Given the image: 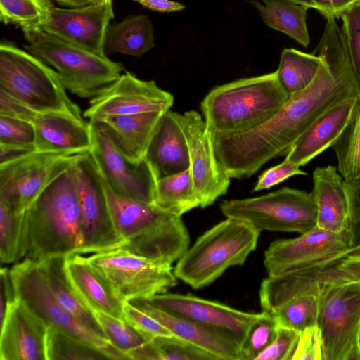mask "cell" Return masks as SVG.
Here are the masks:
<instances>
[{
    "mask_svg": "<svg viewBox=\"0 0 360 360\" xmlns=\"http://www.w3.org/2000/svg\"><path fill=\"white\" fill-rule=\"evenodd\" d=\"M316 51L322 63L309 86L291 96L279 111L257 128L224 138L229 161L244 176H252L271 159L285 155L328 109L360 96V80L354 74L336 21L326 22Z\"/></svg>",
    "mask_w": 360,
    "mask_h": 360,
    "instance_id": "1",
    "label": "cell"
},
{
    "mask_svg": "<svg viewBox=\"0 0 360 360\" xmlns=\"http://www.w3.org/2000/svg\"><path fill=\"white\" fill-rule=\"evenodd\" d=\"M100 177L112 223L124 240L120 248L168 266L184 254L190 236L181 217L118 195Z\"/></svg>",
    "mask_w": 360,
    "mask_h": 360,
    "instance_id": "2",
    "label": "cell"
},
{
    "mask_svg": "<svg viewBox=\"0 0 360 360\" xmlns=\"http://www.w3.org/2000/svg\"><path fill=\"white\" fill-rule=\"evenodd\" d=\"M290 97L275 71L217 86L205 96L200 108L212 135L231 136L263 124Z\"/></svg>",
    "mask_w": 360,
    "mask_h": 360,
    "instance_id": "3",
    "label": "cell"
},
{
    "mask_svg": "<svg viewBox=\"0 0 360 360\" xmlns=\"http://www.w3.org/2000/svg\"><path fill=\"white\" fill-rule=\"evenodd\" d=\"M72 166L55 179L26 210L30 248L25 258L39 262L80 251L82 219Z\"/></svg>",
    "mask_w": 360,
    "mask_h": 360,
    "instance_id": "4",
    "label": "cell"
},
{
    "mask_svg": "<svg viewBox=\"0 0 360 360\" xmlns=\"http://www.w3.org/2000/svg\"><path fill=\"white\" fill-rule=\"evenodd\" d=\"M259 234L250 224L226 217L188 247L177 260L174 274L193 289L206 287L229 267L242 265L257 248Z\"/></svg>",
    "mask_w": 360,
    "mask_h": 360,
    "instance_id": "5",
    "label": "cell"
},
{
    "mask_svg": "<svg viewBox=\"0 0 360 360\" xmlns=\"http://www.w3.org/2000/svg\"><path fill=\"white\" fill-rule=\"evenodd\" d=\"M0 91L37 112L82 118L57 72L27 50L7 41L0 44Z\"/></svg>",
    "mask_w": 360,
    "mask_h": 360,
    "instance_id": "6",
    "label": "cell"
},
{
    "mask_svg": "<svg viewBox=\"0 0 360 360\" xmlns=\"http://www.w3.org/2000/svg\"><path fill=\"white\" fill-rule=\"evenodd\" d=\"M25 49L53 68L66 90L92 98L122 74V63L64 41L39 28L23 31Z\"/></svg>",
    "mask_w": 360,
    "mask_h": 360,
    "instance_id": "7",
    "label": "cell"
},
{
    "mask_svg": "<svg viewBox=\"0 0 360 360\" xmlns=\"http://www.w3.org/2000/svg\"><path fill=\"white\" fill-rule=\"evenodd\" d=\"M308 290L319 296L317 326L326 360H360V282L309 283L290 292L282 304Z\"/></svg>",
    "mask_w": 360,
    "mask_h": 360,
    "instance_id": "8",
    "label": "cell"
},
{
    "mask_svg": "<svg viewBox=\"0 0 360 360\" xmlns=\"http://www.w3.org/2000/svg\"><path fill=\"white\" fill-rule=\"evenodd\" d=\"M226 217L245 221L259 231L304 233L316 226L317 211L311 193L282 188L268 194L224 200Z\"/></svg>",
    "mask_w": 360,
    "mask_h": 360,
    "instance_id": "9",
    "label": "cell"
},
{
    "mask_svg": "<svg viewBox=\"0 0 360 360\" xmlns=\"http://www.w3.org/2000/svg\"><path fill=\"white\" fill-rule=\"evenodd\" d=\"M16 297L47 326L59 330L102 352L108 359H130L129 355L81 323L57 300L39 262L24 258L9 269Z\"/></svg>",
    "mask_w": 360,
    "mask_h": 360,
    "instance_id": "10",
    "label": "cell"
},
{
    "mask_svg": "<svg viewBox=\"0 0 360 360\" xmlns=\"http://www.w3.org/2000/svg\"><path fill=\"white\" fill-rule=\"evenodd\" d=\"M123 301L146 300L177 284L172 266L164 265L122 248L86 257Z\"/></svg>",
    "mask_w": 360,
    "mask_h": 360,
    "instance_id": "11",
    "label": "cell"
},
{
    "mask_svg": "<svg viewBox=\"0 0 360 360\" xmlns=\"http://www.w3.org/2000/svg\"><path fill=\"white\" fill-rule=\"evenodd\" d=\"M88 153L34 151L0 165V201L17 212H25L55 179Z\"/></svg>",
    "mask_w": 360,
    "mask_h": 360,
    "instance_id": "12",
    "label": "cell"
},
{
    "mask_svg": "<svg viewBox=\"0 0 360 360\" xmlns=\"http://www.w3.org/2000/svg\"><path fill=\"white\" fill-rule=\"evenodd\" d=\"M71 169L82 219L83 245L78 254L120 248L124 240L112 223L101 177L89 152Z\"/></svg>",
    "mask_w": 360,
    "mask_h": 360,
    "instance_id": "13",
    "label": "cell"
},
{
    "mask_svg": "<svg viewBox=\"0 0 360 360\" xmlns=\"http://www.w3.org/2000/svg\"><path fill=\"white\" fill-rule=\"evenodd\" d=\"M352 248L349 231L334 233L317 226L300 236L273 241L264 252L268 276H279L345 255Z\"/></svg>",
    "mask_w": 360,
    "mask_h": 360,
    "instance_id": "14",
    "label": "cell"
},
{
    "mask_svg": "<svg viewBox=\"0 0 360 360\" xmlns=\"http://www.w3.org/2000/svg\"><path fill=\"white\" fill-rule=\"evenodd\" d=\"M89 123L92 136L89 153L101 176L118 195L153 203L157 180L146 160L130 162L103 124Z\"/></svg>",
    "mask_w": 360,
    "mask_h": 360,
    "instance_id": "15",
    "label": "cell"
},
{
    "mask_svg": "<svg viewBox=\"0 0 360 360\" xmlns=\"http://www.w3.org/2000/svg\"><path fill=\"white\" fill-rule=\"evenodd\" d=\"M174 115L184 134L189 153L190 171L200 207L212 205L225 195L231 182L217 160L213 136L202 117L195 110Z\"/></svg>",
    "mask_w": 360,
    "mask_h": 360,
    "instance_id": "16",
    "label": "cell"
},
{
    "mask_svg": "<svg viewBox=\"0 0 360 360\" xmlns=\"http://www.w3.org/2000/svg\"><path fill=\"white\" fill-rule=\"evenodd\" d=\"M173 103V95L160 88L155 81L143 80L125 71L91 99L83 115L90 122H98L108 116L165 112Z\"/></svg>",
    "mask_w": 360,
    "mask_h": 360,
    "instance_id": "17",
    "label": "cell"
},
{
    "mask_svg": "<svg viewBox=\"0 0 360 360\" xmlns=\"http://www.w3.org/2000/svg\"><path fill=\"white\" fill-rule=\"evenodd\" d=\"M175 316L219 330L242 345L252 325L262 316L234 309L222 303L191 295L162 293L144 300Z\"/></svg>",
    "mask_w": 360,
    "mask_h": 360,
    "instance_id": "18",
    "label": "cell"
},
{
    "mask_svg": "<svg viewBox=\"0 0 360 360\" xmlns=\"http://www.w3.org/2000/svg\"><path fill=\"white\" fill-rule=\"evenodd\" d=\"M114 13L112 1L79 7L53 6L40 30L101 56H107L105 39Z\"/></svg>",
    "mask_w": 360,
    "mask_h": 360,
    "instance_id": "19",
    "label": "cell"
},
{
    "mask_svg": "<svg viewBox=\"0 0 360 360\" xmlns=\"http://www.w3.org/2000/svg\"><path fill=\"white\" fill-rule=\"evenodd\" d=\"M47 328L17 297L1 319L0 360H46Z\"/></svg>",
    "mask_w": 360,
    "mask_h": 360,
    "instance_id": "20",
    "label": "cell"
},
{
    "mask_svg": "<svg viewBox=\"0 0 360 360\" xmlns=\"http://www.w3.org/2000/svg\"><path fill=\"white\" fill-rule=\"evenodd\" d=\"M29 122L35 130L36 151L84 153L91 149V125L83 118L56 112H34Z\"/></svg>",
    "mask_w": 360,
    "mask_h": 360,
    "instance_id": "21",
    "label": "cell"
},
{
    "mask_svg": "<svg viewBox=\"0 0 360 360\" xmlns=\"http://www.w3.org/2000/svg\"><path fill=\"white\" fill-rule=\"evenodd\" d=\"M359 98H348L323 112L294 143L285 158L304 166L332 147L354 113Z\"/></svg>",
    "mask_w": 360,
    "mask_h": 360,
    "instance_id": "22",
    "label": "cell"
},
{
    "mask_svg": "<svg viewBox=\"0 0 360 360\" xmlns=\"http://www.w3.org/2000/svg\"><path fill=\"white\" fill-rule=\"evenodd\" d=\"M129 302L158 320L173 335L203 349L218 360H241L240 346L230 335L162 311L144 300H134Z\"/></svg>",
    "mask_w": 360,
    "mask_h": 360,
    "instance_id": "23",
    "label": "cell"
},
{
    "mask_svg": "<svg viewBox=\"0 0 360 360\" xmlns=\"http://www.w3.org/2000/svg\"><path fill=\"white\" fill-rule=\"evenodd\" d=\"M145 160L156 180L190 167L186 140L174 112H165L149 145Z\"/></svg>",
    "mask_w": 360,
    "mask_h": 360,
    "instance_id": "24",
    "label": "cell"
},
{
    "mask_svg": "<svg viewBox=\"0 0 360 360\" xmlns=\"http://www.w3.org/2000/svg\"><path fill=\"white\" fill-rule=\"evenodd\" d=\"M68 276L86 307L93 312L103 311L122 319L123 301L110 283L79 254L68 255Z\"/></svg>",
    "mask_w": 360,
    "mask_h": 360,
    "instance_id": "25",
    "label": "cell"
},
{
    "mask_svg": "<svg viewBox=\"0 0 360 360\" xmlns=\"http://www.w3.org/2000/svg\"><path fill=\"white\" fill-rule=\"evenodd\" d=\"M311 194L317 211L316 226L330 232L347 229L348 203L344 179L336 167H316Z\"/></svg>",
    "mask_w": 360,
    "mask_h": 360,
    "instance_id": "26",
    "label": "cell"
},
{
    "mask_svg": "<svg viewBox=\"0 0 360 360\" xmlns=\"http://www.w3.org/2000/svg\"><path fill=\"white\" fill-rule=\"evenodd\" d=\"M164 112L108 116L96 122L106 127L117 147L130 162L139 164L145 160Z\"/></svg>",
    "mask_w": 360,
    "mask_h": 360,
    "instance_id": "27",
    "label": "cell"
},
{
    "mask_svg": "<svg viewBox=\"0 0 360 360\" xmlns=\"http://www.w3.org/2000/svg\"><path fill=\"white\" fill-rule=\"evenodd\" d=\"M66 257L53 256L39 262L50 289L59 303L77 319L99 336L108 340L93 311L73 287L65 269Z\"/></svg>",
    "mask_w": 360,
    "mask_h": 360,
    "instance_id": "28",
    "label": "cell"
},
{
    "mask_svg": "<svg viewBox=\"0 0 360 360\" xmlns=\"http://www.w3.org/2000/svg\"><path fill=\"white\" fill-rule=\"evenodd\" d=\"M155 46L153 27L145 15H129L108 27L105 53H121L141 57Z\"/></svg>",
    "mask_w": 360,
    "mask_h": 360,
    "instance_id": "29",
    "label": "cell"
},
{
    "mask_svg": "<svg viewBox=\"0 0 360 360\" xmlns=\"http://www.w3.org/2000/svg\"><path fill=\"white\" fill-rule=\"evenodd\" d=\"M257 0L250 3L259 11L264 23L280 31L304 47L310 42L306 18L308 6L293 0Z\"/></svg>",
    "mask_w": 360,
    "mask_h": 360,
    "instance_id": "30",
    "label": "cell"
},
{
    "mask_svg": "<svg viewBox=\"0 0 360 360\" xmlns=\"http://www.w3.org/2000/svg\"><path fill=\"white\" fill-rule=\"evenodd\" d=\"M153 204L180 217L200 207L190 167L182 172L157 180Z\"/></svg>",
    "mask_w": 360,
    "mask_h": 360,
    "instance_id": "31",
    "label": "cell"
},
{
    "mask_svg": "<svg viewBox=\"0 0 360 360\" xmlns=\"http://www.w3.org/2000/svg\"><path fill=\"white\" fill-rule=\"evenodd\" d=\"M30 248L27 211L19 213L0 201L1 263L13 264L25 258Z\"/></svg>",
    "mask_w": 360,
    "mask_h": 360,
    "instance_id": "32",
    "label": "cell"
},
{
    "mask_svg": "<svg viewBox=\"0 0 360 360\" xmlns=\"http://www.w3.org/2000/svg\"><path fill=\"white\" fill-rule=\"evenodd\" d=\"M322 58L295 49H284L276 70L278 81L291 96L309 86L314 79Z\"/></svg>",
    "mask_w": 360,
    "mask_h": 360,
    "instance_id": "33",
    "label": "cell"
},
{
    "mask_svg": "<svg viewBox=\"0 0 360 360\" xmlns=\"http://www.w3.org/2000/svg\"><path fill=\"white\" fill-rule=\"evenodd\" d=\"M128 355L136 360H218L208 352L174 335L146 342L129 351Z\"/></svg>",
    "mask_w": 360,
    "mask_h": 360,
    "instance_id": "34",
    "label": "cell"
},
{
    "mask_svg": "<svg viewBox=\"0 0 360 360\" xmlns=\"http://www.w3.org/2000/svg\"><path fill=\"white\" fill-rule=\"evenodd\" d=\"M319 296L308 290L289 300L271 312L278 327L290 328L301 333L306 328L317 325Z\"/></svg>",
    "mask_w": 360,
    "mask_h": 360,
    "instance_id": "35",
    "label": "cell"
},
{
    "mask_svg": "<svg viewBox=\"0 0 360 360\" xmlns=\"http://www.w3.org/2000/svg\"><path fill=\"white\" fill-rule=\"evenodd\" d=\"M345 180L360 177V98L349 122L332 146Z\"/></svg>",
    "mask_w": 360,
    "mask_h": 360,
    "instance_id": "36",
    "label": "cell"
},
{
    "mask_svg": "<svg viewBox=\"0 0 360 360\" xmlns=\"http://www.w3.org/2000/svg\"><path fill=\"white\" fill-rule=\"evenodd\" d=\"M53 6L51 0H0V19L22 32L40 28Z\"/></svg>",
    "mask_w": 360,
    "mask_h": 360,
    "instance_id": "37",
    "label": "cell"
},
{
    "mask_svg": "<svg viewBox=\"0 0 360 360\" xmlns=\"http://www.w3.org/2000/svg\"><path fill=\"white\" fill-rule=\"evenodd\" d=\"M46 355V360L108 359L98 349L53 326L47 328Z\"/></svg>",
    "mask_w": 360,
    "mask_h": 360,
    "instance_id": "38",
    "label": "cell"
},
{
    "mask_svg": "<svg viewBox=\"0 0 360 360\" xmlns=\"http://www.w3.org/2000/svg\"><path fill=\"white\" fill-rule=\"evenodd\" d=\"M93 313L106 338L120 351L127 354L146 342L141 335L124 320L103 311H96Z\"/></svg>",
    "mask_w": 360,
    "mask_h": 360,
    "instance_id": "39",
    "label": "cell"
},
{
    "mask_svg": "<svg viewBox=\"0 0 360 360\" xmlns=\"http://www.w3.org/2000/svg\"><path fill=\"white\" fill-rule=\"evenodd\" d=\"M262 316L251 326L240 346L241 360H255L274 340L278 326L271 313L263 311Z\"/></svg>",
    "mask_w": 360,
    "mask_h": 360,
    "instance_id": "40",
    "label": "cell"
},
{
    "mask_svg": "<svg viewBox=\"0 0 360 360\" xmlns=\"http://www.w3.org/2000/svg\"><path fill=\"white\" fill-rule=\"evenodd\" d=\"M341 30L356 77L360 80V1L340 16Z\"/></svg>",
    "mask_w": 360,
    "mask_h": 360,
    "instance_id": "41",
    "label": "cell"
},
{
    "mask_svg": "<svg viewBox=\"0 0 360 360\" xmlns=\"http://www.w3.org/2000/svg\"><path fill=\"white\" fill-rule=\"evenodd\" d=\"M122 319L136 330L146 342L160 336L173 335L158 320L127 301L124 303Z\"/></svg>",
    "mask_w": 360,
    "mask_h": 360,
    "instance_id": "42",
    "label": "cell"
},
{
    "mask_svg": "<svg viewBox=\"0 0 360 360\" xmlns=\"http://www.w3.org/2000/svg\"><path fill=\"white\" fill-rule=\"evenodd\" d=\"M33 125L25 120L0 115V144L34 146Z\"/></svg>",
    "mask_w": 360,
    "mask_h": 360,
    "instance_id": "43",
    "label": "cell"
},
{
    "mask_svg": "<svg viewBox=\"0 0 360 360\" xmlns=\"http://www.w3.org/2000/svg\"><path fill=\"white\" fill-rule=\"evenodd\" d=\"M300 335L296 330L278 327L272 342L255 360H291Z\"/></svg>",
    "mask_w": 360,
    "mask_h": 360,
    "instance_id": "44",
    "label": "cell"
},
{
    "mask_svg": "<svg viewBox=\"0 0 360 360\" xmlns=\"http://www.w3.org/2000/svg\"><path fill=\"white\" fill-rule=\"evenodd\" d=\"M291 360H326L323 341L317 325L300 333Z\"/></svg>",
    "mask_w": 360,
    "mask_h": 360,
    "instance_id": "45",
    "label": "cell"
},
{
    "mask_svg": "<svg viewBox=\"0 0 360 360\" xmlns=\"http://www.w3.org/2000/svg\"><path fill=\"white\" fill-rule=\"evenodd\" d=\"M344 186L348 203L347 230L351 236L350 250H352L360 246V177L344 179Z\"/></svg>",
    "mask_w": 360,
    "mask_h": 360,
    "instance_id": "46",
    "label": "cell"
},
{
    "mask_svg": "<svg viewBox=\"0 0 360 360\" xmlns=\"http://www.w3.org/2000/svg\"><path fill=\"white\" fill-rule=\"evenodd\" d=\"M305 174L300 166L285 158L281 163L269 168L261 174L252 191L269 189L291 176Z\"/></svg>",
    "mask_w": 360,
    "mask_h": 360,
    "instance_id": "47",
    "label": "cell"
},
{
    "mask_svg": "<svg viewBox=\"0 0 360 360\" xmlns=\"http://www.w3.org/2000/svg\"><path fill=\"white\" fill-rule=\"evenodd\" d=\"M315 7L326 18L340 15L360 0H313Z\"/></svg>",
    "mask_w": 360,
    "mask_h": 360,
    "instance_id": "48",
    "label": "cell"
},
{
    "mask_svg": "<svg viewBox=\"0 0 360 360\" xmlns=\"http://www.w3.org/2000/svg\"><path fill=\"white\" fill-rule=\"evenodd\" d=\"M1 278V319L3 318L7 307L14 302L16 295L10 275L9 269L1 267L0 271Z\"/></svg>",
    "mask_w": 360,
    "mask_h": 360,
    "instance_id": "49",
    "label": "cell"
},
{
    "mask_svg": "<svg viewBox=\"0 0 360 360\" xmlns=\"http://www.w3.org/2000/svg\"><path fill=\"white\" fill-rule=\"evenodd\" d=\"M144 8L160 12L172 13L183 10L185 6L172 0H133Z\"/></svg>",
    "mask_w": 360,
    "mask_h": 360,
    "instance_id": "50",
    "label": "cell"
},
{
    "mask_svg": "<svg viewBox=\"0 0 360 360\" xmlns=\"http://www.w3.org/2000/svg\"><path fill=\"white\" fill-rule=\"evenodd\" d=\"M34 151H36L34 146L0 144V165L8 163Z\"/></svg>",
    "mask_w": 360,
    "mask_h": 360,
    "instance_id": "51",
    "label": "cell"
},
{
    "mask_svg": "<svg viewBox=\"0 0 360 360\" xmlns=\"http://www.w3.org/2000/svg\"><path fill=\"white\" fill-rule=\"evenodd\" d=\"M58 4L67 7H79L85 6L91 3L97 2L101 0H53Z\"/></svg>",
    "mask_w": 360,
    "mask_h": 360,
    "instance_id": "52",
    "label": "cell"
},
{
    "mask_svg": "<svg viewBox=\"0 0 360 360\" xmlns=\"http://www.w3.org/2000/svg\"><path fill=\"white\" fill-rule=\"evenodd\" d=\"M293 1L297 2V3H299L300 4H303L304 6H307L309 8H314V7H315V4H314L313 0H293Z\"/></svg>",
    "mask_w": 360,
    "mask_h": 360,
    "instance_id": "53",
    "label": "cell"
},
{
    "mask_svg": "<svg viewBox=\"0 0 360 360\" xmlns=\"http://www.w3.org/2000/svg\"><path fill=\"white\" fill-rule=\"evenodd\" d=\"M354 255L360 256V246L356 248L349 250V251H347V252L345 255ZM345 255H343V256H345Z\"/></svg>",
    "mask_w": 360,
    "mask_h": 360,
    "instance_id": "54",
    "label": "cell"
},
{
    "mask_svg": "<svg viewBox=\"0 0 360 360\" xmlns=\"http://www.w3.org/2000/svg\"><path fill=\"white\" fill-rule=\"evenodd\" d=\"M102 1H112V0H102Z\"/></svg>",
    "mask_w": 360,
    "mask_h": 360,
    "instance_id": "55",
    "label": "cell"
}]
</instances>
